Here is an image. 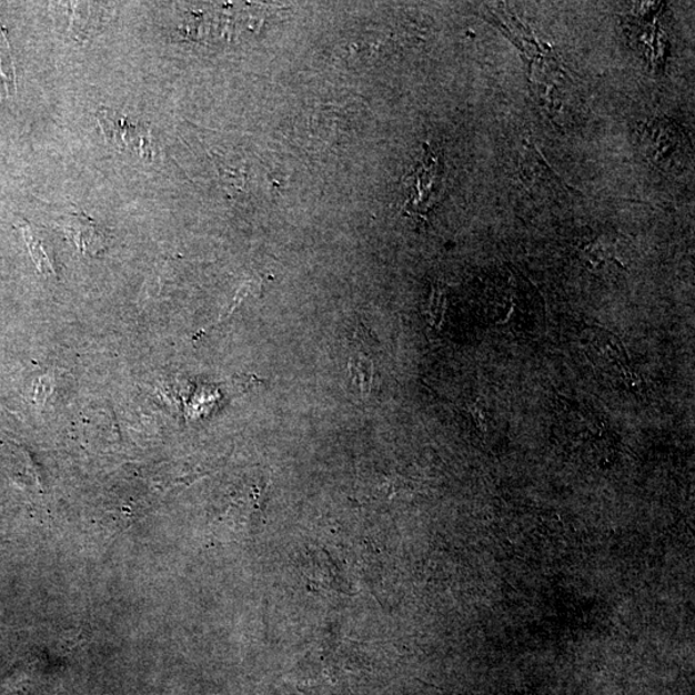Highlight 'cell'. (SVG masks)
<instances>
[{
    "label": "cell",
    "mask_w": 695,
    "mask_h": 695,
    "mask_svg": "<svg viewBox=\"0 0 695 695\" xmlns=\"http://www.w3.org/2000/svg\"><path fill=\"white\" fill-rule=\"evenodd\" d=\"M444 305H446V303H444V294L434 293L431 305V316L433 319V323H440L442 320Z\"/></svg>",
    "instance_id": "cell-7"
},
{
    "label": "cell",
    "mask_w": 695,
    "mask_h": 695,
    "mask_svg": "<svg viewBox=\"0 0 695 695\" xmlns=\"http://www.w3.org/2000/svg\"><path fill=\"white\" fill-rule=\"evenodd\" d=\"M19 229L22 231L23 239H26L29 248V253L32 261H34L38 271L40 273L58 276V270H56L54 266L53 249L50 244H48L47 239L43 238L40 232L32 229L27 222H22V224L19 225Z\"/></svg>",
    "instance_id": "cell-5"
},
{
    "label": "cell",
    "mask_w": 695,
    "mask_h": 695,
    "mask_svg": "<svg viewBox=\"0 0 695 695\" xmlns=\"http://www.w3.org/2000/svg\"><path fill=\"white\" fill-rule=\"evenodd\" d=\"M352 376L357 382L362 393H370L375 376V365L367 353L357 351L351 360Z\"/></svg>",
    "instance_id": "cell-6"
},
{
    "label": "cell",
    "mask_w": 695,
    "mask_h": 695,
    "mask_svg": "<svg viewBox=\"0 0 695 695\" xmlns=\"http://www.w3.org/2000/svg\"><path fill=\"white\" fill-rule=\"evenodd\" d=\"M411 180V195L406 209L411 214L424 216L440 198L442 181L439 159L426 151Z\"/></svg>",
    "instance_id": "cell-2"
},
{
    "label": "cell",
    "mask_w": 695,
    "mask_h": 695,
    "mask_svg": "<svg viewBox=\"0 0 695 695\" xmlns=\"http://www.w3.org/2000/svg\"><path fill=\"white\" fill-rule=\"evenodd\" d=\"M63 231L74 241L79 252L84 255L97 256L103 249V238L97 224L84 214L69 218L63 223Z\"/></svg>",
    "instance_id": "cell-4"
},
{
    "label": "cell",
    "mask_w": 695,
    "mask_h": 695,
    "mask_svg": "<svg viewBox=\"0 0 695 695\" xmlns=\"http://www.w3.org/2000/svg\"><path fill=\"white\" fill-rule=\"evenodd\" d=\"M645 148L648 149V155L657 161L658 165L668 164V159L678 153L682 149V134L677 128L667 121H656L648 127L644 135Z\"/></svg>",
    "instance_id": "cell-3"
},
{
    "label": "cell",
    "mask_w": 695,
    "mask_h": 695,
    "mask_svg": "<svg viewBox=\"0 0 695 695\" xmlns=\"http://www.w3.org/2000/svg\"><path fill=\"white\" fill-rule=\"evenodd\" d=\"M99 121L110 144L115 145L120 151H131L144 159H151L148 128L141 123H133L131 119L108 109L100 112Z\"/></svg>",
    "instance_id": "cell-1"
}]
</instances>
